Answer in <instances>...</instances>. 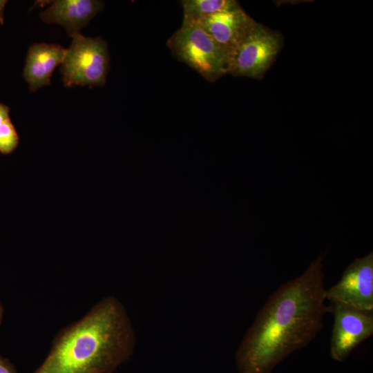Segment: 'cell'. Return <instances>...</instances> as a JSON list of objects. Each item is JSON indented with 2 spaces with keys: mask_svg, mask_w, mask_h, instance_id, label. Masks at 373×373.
I'll list each match as a JSON object with an SVG mask.
<instances>
[{
  "mask_svg": "<svg viewBox=\"0 0 373 373\" xmlns=\"http://www.w3.org/2000/svg\"><path fill=\"white\" fill-rule=\"evenodd\" d=\"M65 54L66 48L58 44L37 43L30 46L23 75L31 92L50 84L52 73L62 64Z\"/></svg>",
  "mask_w": 373,
  "mask_h": 373,
  "instance_id": "cell-10",
  "label": "cell"
},
{
  "mask_svg": "<svg viewBox=\"0 0 373 373\" xmlns=\"http://www.w3.org/2000/svg\"><path fill=\"white\" fill-rule=\"evenodd\" d=\"M19 143L17 130L8 119L0 124V153L10 154L17 147Z\"/></svg>",
  "mask_w": 373,
  "mask_h": 373,
  "instance_id": "cell-12",
  "label": "cell"
},
{
  "mask_svg": "<svg viewBox=\"0 0 373 373\" xmlns=\"http://www.w3.org/2000/svg\"><path fill=\"white\" fill-rule=\"evenodd\" d=\"M325 298L364 311H373V253L356 258L340 280L325 290Z\"/></svg>",
  "mask_w": 373,
  "mask_h": 373,
  "instance_id": "cell-7",
  "label": "cell"
},
{
  "mask_svg": "<svg viewBox=\"0 0 373 373\" xmlns=\"http://www.w3.org/2000/svg\"><path fill=\"white\" fill-rule=\"evenodd\" d=\"M6 2H7L6 1H0V23L1 24L3 23V8Z\"/></svg>",
  "mask_w": 373,
  "mask_h": 373,
  "instance_id": "cell-15",
  "label": "cell"
},
{
  "mask_svg": "<svg viewBox=\"0 0 373 373\" xmlns=\"http://www.w3.org/2000/svg\"><path fill=\"white\" fill-rule=\"evenodd\" d=\"M135 332L124 305L106 297L59 332L32 373H112L133 353Z\"/></svg>",
  "mask_w": 373,
  "mask_h": 373,
  "instance_id": "cell-2",
  "label": "cell"
},
{
  "mask_svg": "<svg viewBox=\"0 0 373 373\" xmlns=\"http://www.w3.org/2000/svg\"><path fill=\"white\" fill-rule=\"evenodd\" d=\"M322 257L267 299L236 354L240 373H270L292 352L307 345L322 329L325 305Z\"/></svg>",
  "mask_w": 373,
  "mask_h": 373,
  "instance_id": "cell-1",
  "label": "cell"
},
{
  "mask_svg": "<svg viewBox=\"0 0 373 373\" xmlns=\"http://www.w3.org/2000/svg\"><path fill=\"white\" fill-rule=\"evenodd\" d=\"M104 7V3L97 0H57L40 14L47 23L63 26L68 35L74 37L81 34V30Z\"/></svg>",
  "mask_w": 373,
  "mask_h": 373,
  "instance_id": "cell-9",
  "label": "cell"
},
{
  "mask_svg": "<svg viewBox=\"0 0 373 373\" xmlns=\"http://www.w3.org/2000/svg\"><path fill=\"white\" fill-rule=\"evenodd\" d=\"M256 23L238 4L194 24L202 28L233 59L236 51Z\"/></svg>",
  "mask_w": 373,
  "mask_h": 373,
  "instance_id": "cell-8",
  "label": "cell"
},
{
  "mask_svg": "<svg viewBox=\"0 0 373 373\" xmlns=\"http://www.w3.org/2000/svg\"><path fill=\"white\" fill-rule=\"evenodd\" d=\"M10 108L6 105L0 103V124L6 120L10 119Z\"/></svg>",
  "mask_w": 373,
  "mask_h": 373,
  "instance_id": "cell-14",
  "label": "cell"
},
{
  "mask_svg": "<svg viewBox=\"0 0 373 373\" xmlns=\"http://www.w3.org/2000/svg\"><path fill=\"white\" fill-rule=\"evenodd\" d=\"M334 321L330 341L333 359L344 361L363 341L373 334V311L333 303Z\"/></svg>",
  "mask_w": 373,
  "mask_h": 373,
  "instance_id": "cell-6",
  "label": "cell"
},
{
  "mask_svg": "<svg viewBox=\"0 0 373 373\" xmlns=\"http://www.w3.org/2000/svg\"><path fill=\"white\" fill-rule=\"evenodd\" d=\"M2 318H3V308L0 305V324L1 323Z\"/></svg>",
  "mask_w": 373,
  "mask_h": 373,
  "instance_id": "cell-16",
  "label": "cell"
},
{
  "mask_svg": "<svg viewBox=\"0 0 373 373\" xmlns=\"http://www.w3.org/2000/svg\"><path fill=\"white\" fill-rule=\"evenodd\" d=\"M235 0H182V22L196 23L216 13L238 5Z\"/></svg>",
  "mask_w": 373,
  "mask_h": 373,
  "instance_id": "cell-11",
  "label": "cell"
},
{
  "mask_svg": "<svg viewBox=\"0 0 373 373\" xmlns=\"http://www.w3.org/2000/svg\"><path fill=\"white\" fill-rule=\"evenodd\" d=\"M110 67L106 42L100 37H86L82 34L73 37L61 66L66 87L104 86Z\"/></svg>",
  "mask_w": 373,
  "mask_h": 373,
  "instance_id": "cell-4",
  "label": "cell"
},
{
  "mask_svg": "<svg viewBox=\"0 0 373 373\" xmlns=\"http://www.w3.org/2000/svg\"><path fill=\"white\" fill-rule=\"evenodd\" d=\"M282 44L278 32L257 23L236 51L230 74L261 79L276 58Z\"/></svg>",
  "mask_w": 373,
  "mask_h": 373,
  "instance_id": "cell-5",
  "label": "cell"
},
{
  "mask_svg": "<svg viewBox=\"0 0 373 373\" xmlns=\"http://www.w3.org/2000/svg\"><path fill=\"white\" fill-rule=\"evenodd\" d=\"M0 373H17L15 367L0 355Z\"/></svg>",
  "mask_w": 373,
  "mask_h": 373,
  "instance_id": "cell-13",
  "label": "cell"
},
{
  "mask_svg": "<svg viewBox=\"0 0 373 373\" xmlns=\"http://www.w3.org/2000/svg\"><path fill=\"white\" fill-rule=\"evenodd\" d=\"M166 45L173 57L208 82L230 74L233 59L200 26L182 22Z\"/></svg>",
  "mask_w": 373,
  "mask_h": 373,
  "instance_id": "cell-3",
  "label": "cell"
}]
</instances>
